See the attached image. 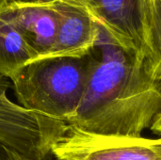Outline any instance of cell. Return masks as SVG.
I'll return each mask as SVG.
<instances>
[{"label":"cell","instance_id":"1","mask_svg":"<svg viewBox=\"0 0 161 160\" xmlns=\"http://www.w3.org/2000/svg\"><path fill=\"white\" fill-rule=\"evenodd\" d=\"M90 52L91 74L68 124L97 134L141 137L161 109V82L152 78L142 62L100 25Z\"/></svg>","mask_w":161,"mask_h":160},{"label":"cell","instance_id":"2","mask_svg":"<svg viewBox=\"0 0 161 160\" xmlns=\"http://www.w3.org/2000/svg\"><path fill=\"white\" fill-rule=\"evenodd\" d=\"M91 70L90 52L80 58L37 59L9 80L22 108L68 124L81 103Z\"/></svg>","mask_w":161,"mask_h":160},{"label":"cell","instance_id":"3","mask_svg":"<svg viewBox=\"0 0 161 160\" xmlns=\"http://www.w3.org/2000/svg\"><path fill=\"white\" fill-rule=\"evenodd\" d=\"M11 81L0 74V141L36 160H47L68 124L28 111L8 95Z\"/></svg>","mask_w":161,"mask_h":160},{"label":"cell","instance_id":"4","mask_svg":"<svg viewBox=\"0 0 161 160\" xmlns=\"http://www.w3.org/2000/svg\"><path fill=\"white\" fill-rule=\"evenodd\" d=\"M51 156L57 160H161V138L103 135L68 124Z\"/></svg>","mask_w":161,"mask_h":160},{"label":"cell","instance_id":"5","mask_svg":"<svg viewBox=\"0 0 161 160\" xmlns=\"http://www.w3.org/2000/svg\"><path fill=\"white\" fill-rule=\"evenodd\" d=\"M108 35L142 62L146 0H80Z\"/></svg>","mask_w":161,"mask_h":160},{"label":"cell","instance_id":"6","mask_svg":"<svg viewBox=\"0 0 161 160\" xmlns=\"http://www.w3.org/2000/svg\"><path fill=\"white\" fill-rule=\"evenodd\" d=\"M58 16L56 41L44 58H80L90 53L95 45L99 25L90 12L79 3L52 0Z\"/></svg>","mask_w":161,"mask_h":160},{"label":"cell","instance_id":"7","mask_svg":"<svg viewBox=\"0 0 161 160\" xmlns=\"http://www.w3.org/2000/svg\"><path fill=\"white\" fill-rule=\"evenodd\" d=\"M7 9L37 59L44 58L54 46L58 27L52 0H8Z\"/></svg>","mask_w":161,"mask_h":160},{"label":"cell","instance_id":"8","mask_svg":"<svg viewBox=\"0 0 161 160\" xmlns=\"http://www.w3.org/2000/svg\"><path fill=\"white\" fill-rule=\"evenodd\" d=\"M8 1L0 0V74L10 79L38 56L10 18Z\"/></svg>","mask_w":161,"mask_h":160},{"label":"cell","instance_id":"9","mask_svg":"<svg viewBox=\"0 0 161 160\" xmlns=\"http://www.w3.org/2000/svg\"><path fill=\"white\" fill-rule=\"evenodd\" d=\"M142 60L147 74L161 82V0H146Z\"/></svg>","mask_w":161,"mask_h":160},{"label":"cell","instance_id":"10","mask_svg":"<svg viewBox=\"0 0 161 160\" xmlns=\"http://www.w3.org/2000/svg\"><path fill=\"white\" fill-rule=\"evenodd\" d=\"M0 160H36L0 141Z\"/></svg>","mask_w":161,"mask_h":160},{"label":"cell","instance_id":"11","mask_svg":"<svg viewBox=\"0 0 161 160\" xmlns=\"http://www.w3.org/2000/svg\"><path fill=\"white\" fill-rule=\"evenodd\" d=\"M154 133L161 135V109L158 111V113L156 115L151 126L149 127Z\"/></svg>","mask_w":161,"mask_h":160},{"label":"cell","instance_id":"12","mask_svg":"<svg viewBox=\"0 0 161 160\" xmlns=\"http://www.w3.org/2000/svg\"><path fill=\"white\" fill-rule=\"evenodd\" d=\"M64 1H73V2H78L80 0H64Z\"/></svg>","mask_w":161,"mask_h":160}]
</instances>
